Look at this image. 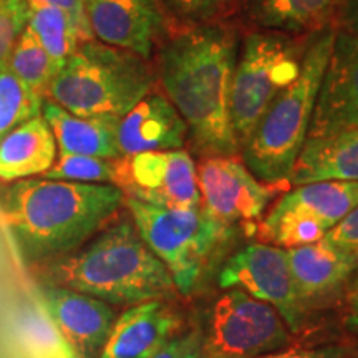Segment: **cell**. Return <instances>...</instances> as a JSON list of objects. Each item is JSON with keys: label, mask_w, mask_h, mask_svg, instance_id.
<instances>
[{"label": "cell", "mask_w": 358, "mask_h": 358, "mask_svg": "<svg viewBox=\"0 0 358 358\" xmlns=\"http://www.w3.org/2000/svg\"><path fill=\"white\" fill-rule=\"evenodd\" d=\"M239 38L232 27H181L159 45L158 75L192 141L206 156H236L229 101Z\"/></svg>", "instance_id": "obj_1"}, {"label": "cell", "mask_w": 358, "mask_h": 358, "mask_svg": "<svg viewBox=\"0 0 358 358\" xmlns=\"http://www.w3.org/2000/svg\"><path fill=\"white\" fill-rule=\"evenodd\" d=\"M123 204L116 185L29 178L7 187L2 213L22 264L34 266L78 249Z\"/></svg>", "instance_id": "obj_2"}, {"label": "cell", "mask_w": 358, "mask_h": 358, "mask_svg": "<svg viewBox=\"0 0 358 358\" xmlns=\"http://www.w3.org/2000/svg\"><path fill=\"white\" fill-rule=\"evenodd\" d=\"M45 279L111 306H134L178 292L166 266L128 219L115 222L78 252L53 261Z\"/></svg>", "instance_id": "obj_3"}, {"label": "cell", "mask_w": 358, "mask_h": 358, "mask_svg": "<svg viewBox=\"0 0 358 358\" xmlns=\"http://www.w3.org/2000/svg\"><path fill=\"white\" fill-rule=\"evenodd\" d=\"M337 29L320 30L308 40L301 73L262 115L241 146L243 163L266 185L290 186L294 164L308 138L312 113Z\"/></svg>", "instance_id": "obj_4"}, {"label": "cell", "mask_w": 358, "mask_h": 358, "mask_svg": "<svg viewBox=\"0 0 358 358\" xmlns=\"http://www.w3.org/2000/svg\"><path fill=\"white\" fill-rule=\"evenodd\" d=\"M155 88V71L136 53L87 40L69 57L47 98L80 116L122 118Z\"/></svg>", "instance_id": "obj_5"}, {"label": "cell", "mask_w": 358, "mask_h": 358, "mask_svg": "<svg viewBox=\"0 0 358 358\" xmlns=\"http://www.w3.org/2000/svg\"><path fill=\"white\" fill-rule=\"evenodd\" d=\"M131 221L151 252L166 266L178 292L189 295L219 245L229 241L227 226L203 208H166L124 196Z\"/></svg>", "instance_id": "obj_6"}, {"label": "cell", "mask_w": 358, "mask_h": 358, "mask_svg": "<svg viewBox=\"0 0 358 358\" xmlns=\"http://www.w3.org/2000/svg\"><path fill=\"white\" fill-rule=\"evenodd\" d=\"M310 37L257 30L244 38L232 75L229 101L232 131L239 148L272 101L297 80Z\"/></svg>", "instance_id": "obj_7"}, {"label": "cell", "mask_w": 358, "mask_h": 358, "mask_svg": "<svg viewBox=\"0 0 358 358\" xmlns=\"http://www.w3.org/2000/svg\"><path fill=\"white\" fill-rule=\"evenodd\" d=\"M290 334L274 307L234 289L214 306L203 358H259L287 345Z\"/></svg>", "instance_id": "obj_8"}, {"label": "cell", "mask_w": 358, "mask_h": 358, "mask_svg": "<svg viewBox=\"0 0 358 358\" xmlns=\"http://www.w3.org/2000/svg\"><path fill=\"white\" fill-rule=\"evenodd\" d=\"M219 285L222 289L236 287L272 306L290 332L301 329L303 301L295 287L285 249L264 243L245 245L224 264Z\"/></svg>", "instance_id": "obj_9"}, {"label": "cell", "mask_w": 358, "mask_h": 358, "mask_svg": "<svg viewBox=\"0 0 358 358\" xmlns=\"http://www.w3.org/2000/svg\"><path fill=\"white\" fill-rule=\"evenodd\" d=\"M196 173L201 208L227 226H256L271 201L289 187L259 181L234 156H206Z\"/></svg>", "instance_id": "obj_10"}, {"label": "cell", "mask_w": 358, "mask_h": 358, "mask_svg": "<svg viewBox=\"0 0 358 358\" xmlns=\"http://www.w3.org/2000/svg\"><path fill=\"white\" fill-rule=\"evenodd\" d=\"M115 185L127 198L156 206H201L196 163L185 150L146 151L116 159Z\"/></svg>", "instance_id": "obj_11"}, {"label": "cell", "mask_w": 358, "mask_h": 358, "mask_svg": "<svg viewBox=\"0 0 358 358\" xmlns=\"http://www.w3.org/2000/svg\"><path fill=\"white\" fill-rule=\"evenodd\" d=\"M85 10L95 40L145 60L168 37V15L159 0H90Z\"/></svg>", "instance_id": "obj_12"}, {"label": "cell", "mask_w": 358, "mask_h": 358, "mask_svg": "<svg viewBox=\"0 0 358 358\" xmlns=\"http://www.w3.org/2000/svg\"><path fill=\"white\" fill-rule=\"evenodd\" d=\"M358 128V38L337 30L312 113L308 138Z\"/></svg>", "instance_id": "obj_13"}, {"label": "cell", "mask_w": 358, "mask_h": 358, "mask_svg": "<svg viewBox=\"0 0 358 358\" xmlns=\"http://www.w3.org/2000/svg\"><path fill=\"white\" fill-rule=\"evenodd\" d=\"M34 297L80 358H98L116 320L110 303L47 282L34 289Z\"/></svg>", "instance_id": "obj_14"}, {"label": "cell", "mask_w": 358, "mask_h": 358, "mask_svg": "<svg viewBox=\"0 0 358 358\" xmlns=\"http://www.w3.org/2000/svg\"><path fill=\"white\" fill-rule=\"evenodd\" d=\"M181 319L163 299L134 303L116 317L98 358H153L173 337Z\"/></svg>", "instance_id": "obj_15"}, {"label": "cell", "mask_w": 358, "mask_h": 358, "mask_svg": "<svg viewBox=\"0 0 358 358\" xmlns=\"http://www.w3.org/2000/svg\"><path fill=\"white\" fill-rule=\"evenodd\" d=\"M187 127L166 95L150 92L120 118L116 141L122 158L146 151L181 150Z\"/></svg>", "instance_id": "obj_16"}, {"label": "cell", "mask_w": 358, "mask_h": 358, "mask_svg": "<svg viewBox=\"0 0 358 358\" xmlns=\"http://www.w3.org/2000/svg\"><path fill=\"white\" fill-rule=\"evenodd\" d=\"M244 19L264 32L313 35L338 20L347 0H237Z\"/></svg>", "instance_id": "obj_17"}, {"label": "cell", "mask_w": 358, "mask_h": 358, "mask_svg": "<svg viewBox=\"0 0 358 358\" xmlns=\"http://www.w3.org/2000/svg\"><path fill=\"white\" fill-rule=\"evenodd\" d=\"M42 116L55 136L58 153L106 159L122 158L116 141L120 118L73 115L48 98L43 100Z\"/></svg>", "instance_id": "obj_18"}, {"label": "cell", "mask_w": 358, "mask_h": 358, "mask_svg": "<svg viewBox=\"0 0 358 358\" xmlns=\"http://www.w3.org/2000/svg\"><path fill=\"white\" fill-rule=\"evenodd\" d=\"M317 181H358V128L307 138L289 185Z\"/></svg>", "instance_id": "obj_19"}, {"label": "cell", "mask_w": 358, "mask_h": 358, "mask_svg": "<svg viewBox=\"0 0 358 358\" xmlns=\"http://www.w3.org/2000/svg\"><path fill=\"white\" fill-rule=\"evenodd\" d=\"M58 156L55 136L42 115L12 129L0 141V181L35 178L53 166Z\"/></svg>", "instance_id": "obj_20"}, {"label": "cell", "mask_w": 358, "mask_h": 358, "mask_svg": "<svg viewBox=\"0 0 358 358\" xmlns=\"http://www.w3.org/2000/svg\"><path fill=\"white\" fill-rule=\"evenodd\" d=\"M285 250L295 287L303 302L342 287L358 268L352 257L330 244L325 237L313 244Z\"/></svg>", "instance_id": "obj_21"}, {"label": "cell", "mask_w": 358, "mask_h": 358, "mask_svg": "<svg viewBox=\"0 0 358 358\" xmlns=\"http://www.w3.org/2000/svg\"><path fill=\"white\" fill-rule=\"evenodd\" d=\"M277 208L299 209L320 221L327 229L358 206V181H317L282 192Z\"/></svg>", "instance_id": "obj_22"}, {"label": "cell", "mask_w": 358, "mask_h": 358, "mask_svg": "<svg viewBox=\"0 0 358 358\" xmlns=\"http://www.w3.org/2000/svg\"><path fill=\"white\" fill-rule=\"evenodd\" d=\"M329 231L320 221L299 209L274 208L254 226V236L264 244L282 249L302 248L320 241Z\"/></svg>", "instance_id": "obj_23"}, {"label": "cell", "mask_w": 358, "mask_h": 358, "mask_svg": "<svg viewBox=\"0 0 358 358\" xmlns=\"http://www.w3.org/2000/svg\"><path fill=\"white\" fill-rule=\"evenodd\" d=\"M27 29L35 35L48 57L60 70L69 57L83 42L70 13L47 6H30Z\"/></svg>", "instance_id": "obj_24"}, {"label": "cell", "mask_w": 358, "mask_h": 358, "mask_svg": "<svg viewBox=\"0 0 358 358\" xmlns=\"http://www.w3.org/2000/svg\"><path fill=\"white\" fill-rule=\"evenodd\" d=\"M17 334L29 358H80L35 299L20 312Z\"/></svg>", "instance_id": "obj_25"}, {"label": "cell", "mask_w": 358, "mask_h": 358, "mask_svg": "<svg viewBox=\"0 0 358 358\" xmlns=\"http://www.w3.org/2000/svg\"><path fill=\"white\" fill-rule=\"evenodd\" d=\"M7 65L25 87H29L35 95L42 98H47L48 87L58 73L52 58L29 29L22 32L19 40L13 45L10 55L7 58Z\"/></svg>", "instance_id": "obj_26"}, {"label": "cell", "mask_w": 358, "mask_h": 358, "mask_svg": "<svg viewBox=\"0 0 358 358\" xmlns=\"http://www.w3.org/2000/svg\"><path fill=\"white\" fill-rule=\"evenodd\" d=\"M43 100L15 77L7 58L0 62V141L12 129L42 115Z\"/></svg>", "instance_id": "obj_27"}, {"label": "cell", "mask_w": 358, "mask_h": 358, "mask_svg": "<svg viewBox=\"0 0 358 358\" xmlns=\"http://www.w3.org/2000/svg\"><path fill=\"white\" fill-rule=\"evenodd\" d=\"M43 178L53 179V181L115 185L116 159L58 153L55 163L43 174Z\"/></svg>", "instance_id": "obj_28"}, {"label": "cell", "mask_w": 358, "mask_h": 358, "mask_svg": "<svg viewBox=\"0 0 358 358\" xmlns=\"http://www.w3.org/2000/svg\"><path fill=\"white\" fill-rule=\"evenodd\" d=\"M164 13L181 27L216 22L236 0H159Z\"/></svg>", "instance_id": "obj_29"}, {"label": "cell", "mask_w": 358, "mask_h": 358, "mask_svg": "<svg viewBox=\"0 0 358 358\" xmlns=\"http://www.w3.org/2000/svg\"><path fill=\"white\" fill-rule=\"evenodd\" d=\"M27 0H0V62L10 55L13 45L29 24Z\"/></svg>", "instance_id": "obj_30"}, {"label": "cell", "mask_w": 358, "mask_h": 358, "mask_svg": "<svg viewBox=\"0 0 358 358\" xmlns=\"http://www.w3.org/2000/svg\"><path fill=\"white\" fill-rule=\"evenodd\" d=\"M325 239L352 257L358 266V206L348 213L332 229L325 232Z\"/></svg>", "instance_id": "obj_31"}, {"label": "cell", "mask_w": 358, "mask_h": 358, "mask_svg": "<svg viewBox=\"0 0 358 358\" xmlns=\"http://www.w3.org/2000/svg\"><path fill=\"white\" fill-rule=\"evenodd\" d=\"M204 337L192 330L179 337H173L153 358H203Z\"/></svg>", "instance_id": "obj_32"}, {"label": "cell", "mask_w": 358, "mask_h": 358, "mask_svg": "<svg viewBox=\"0 0 358 358\" xmlns=\"http://www.w3.org/2000/svg\"><path fill=\"white\" fill-rule=\"evenodd\" d=\"M27 2H29V6L55 7L66 13H70L71 19L75 20V24L78 27L83 42L95 38L92 34V29H90L87 10H85V3L82 0H27Z\"/></svg>", "instance_id": "obj_33"}, {"label": "cell", "mask_w": 358, "mask_h": 358, "mask_svg": "<svg viewBox=\"0 0 358 358\" xmlns=\"http://www.w3.org/2000/svg\"><path fill=\"white\" fill-rule=\"evenodd\" d=\"M347 353V348L330 345L319 348H290V350H277L259 358H345Z\"/></svg>", "instance_id": "obj_34"}, {"label": "cell", "mask_w": 358, "mask_h": 358, "mask_svg": "<svg viewBox=\"0 0 358 358\" xmlns=\"http://www.w3.org/2000/svg\"><path fill=\"white\" fill-rule=\"evenodd\" d=\"M338 22L342 24V30L355 35L358 38V0H347L342 8Z\"/></svg>", "instance_id": "obj_35"}, {"label": "cell", "mask_w": 358, "mask_h": 358, "mask_svg": "<svg viewBox=\"0 0 358 358\" xmlns=\"http://www.w3.org/2000/svg\"><path fill=\"white\" fill-rule=\"evenodd\" d=\"M343 324L350 332L358 334V285L347 297L345 313H343Z\"/></svg>", "instance_id": "obj_36"}, {"label": "cell", "mask_w": 358, "mask_h": 358, "mask_svg": "<svg viewBox=\"0 0 358 358\" xmlns=\"http://www.w3.org/2000/svg\"><path fill=\"white\" fill-rule=\"evenodd\" d=\"M82 2H83V3H87V2H90V0H82Z\"/></svg>", "instance_id": "obj_37"}]
</instances>
